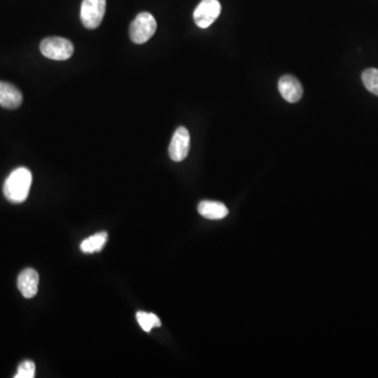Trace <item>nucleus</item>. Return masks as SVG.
Here are the masks:
<instances>
[{"label":"nucleus","instance_id":"14","mask_svg":"<svg viewBox=\"0 0 378 378\" xmlns=\"http://www.w3.org/2000/svg\"><path fill=\"white\" fill-rule=\"evenodd\" d=\"M35 364L31 360H25L19 365L15 378H34L35 377Z\"/></svg>","mask_w":378,"mask_h":378},{"label":"nucleus","instance_id":"7","mask_svg":"<svg viewBox=\"0 0 378 378\" xmlns=\"http://www.w3.org/2000/svg\"><path fill=\"white\" fill-rule=\"evenodd\" d=\"M279 91L282 97L289 103H296V102L300 101L302 99L303 93H304L300 81L291 75H286L279 79Z\"/></svg>","mask_w":378,"mask_h":378},{"label":"nucleus","instance_id":"8","mask_svg":"<svg viewBox=\"0 0 378 378\" xmlns=\"http://www.w3.org/2000/svg\"><path fill=\"white\" fill-rule=\"evenodd\" d=\"M38 285H39V275L37 271L32 268L21 271L17 279V286L25 298H33L37 294Z\"/></svg>","mask_w":378,"mask_h":378},{"label":"nucleus","instance_id":"3","mask_svg":"<svg viewBox=\"0 0 378 378\" xmlns=\"http://www.w3.org/2000/svg\"><path fill=\"white\" fill-rule=\"evenodd\" d=\"M40 51L46 58L52 61H68L74 54V46L63 37H49L42 40Z\"/></svg>","mask_w":378,"mask_h":378},{"label":"nucleus","instance_id":"2","mask_svg":"<svg viewBox=\"0 0 378 378\" xmlns=\"http://www.w3.org/2000/svg\"><path fill=\"white\" fill-rule=\"evenodd\" d=\"M157 31V21L151 13L142 12L132 21L130 37L134 44H143L149 42Z\"/></svg>","mask_w":378,"mask_h":378},{"label":"nucleus","instance_id":"10","mask_svg":"<svg viewBox=\"0 0 378 378\" xmlns=\"http://www.w3.org/2000/svg\"><path fill=\"white\" fill-rule=\"evenodd\" d=\"M198 211L202 217L208 220L224 219L229 213L225 204L217 201H202L199 204Z\"/></svg>","mask_w":378,"mask_h":378},{"label":"nucleus","instance_id":"1","mask_svg":"<svg viewBox=\"0 0 378 378\" xmlns=\"http://www.w3.org/2000/svg\"><path fill=\"white\" fill-rule=\"evenodd\" d=\"M32 172L27 168H19L13 170L4 185V194L6 200L14 204H20L27 200L31 189Z\"/></svg>","mask_w":378,"mask_h":378},{"label":"nucleus","instance_id":"9","mask_svg":"<svg viewBox=\"0 0 378 378\" xmlns=\"http://www.w3.org/2000/svg\"><path fill=\"white\" fill-rule=\"evenodd\" d=\"M23 93L15 85L0 81V106L15 110L23 103Z\"/></svg>","mask_w":378,"mask_h":378},{"label":"nucleus","instance_id":"11","mask_svg":"<svg viewBox=\"0 0 378 378\" xmlns=\"http://www.w3.org/2000/svg\"><path fill=\"white\" fill-rule=\"evenodd\" d=\"M108 234L106 232H98L89 238L85 239L80 244L81 251L91 254L102 251L104 245L108 242Z\"/></svg>","mask_w":378,"mask_h":378},{"label":"nucleus","instance_id":"4","mask_svg":"<svg viewBox=\"0 0 378 378\" xmlns=\"http://www.w3.org/2000/svg\"><path fill=\"white\" fill-rule=\"evenodd\" d=\"M106 10V0H83L80 17L87 29H97L103 20Z\"/></svg>","mask_w":378,"mask_h":378},{"label":"nucleus","instance_id":"12","mask_svg":"<svg viewBox=\"0 0 378 378\" xmlns=\"http://www.w3.org/2000/svg\"><path fill=\"white\" fill-rule=\"evenodd\" d=\"M136 317L141 328L145 332H149L155 327H161V320H160V318L157 315H153V313L139 311V313H137Z\"/></svg>","mask_w":378,"mask_h":378},{"label":"nucleus","instance_id":"13","mask_svg":"<svg viewBox=\"0 0 378 378\" xmlns=\"http://www.w3.org/2000/svg\"><path fill=\"white\" fill-rule=\"evenodd\" d=\"M363 82L370 93L378 96V70L367 68L362 75Z\"/></svg>","mask_w":378,"mask_h":378},{"label":"nucleus","instance_id":"6","mask_svg":"<svg viewBox=\"0 0 378 378\" xmlns=\"http://www.w3.org/2000/svg\"><path fill=\"white\" fill-rule=\"evenodd\" d=\"M190 149V134L187 128L181 127L177 128L170 141V157L172 161L181 162L187 159L189 156Z\"/></svg>","mask_w":378,"mask_h":378},{"label":"nucleus","instance_id":"5","mask_svg":"<svg viewBox=\"0 0 378 378\" xmlns=\"http://www.w3.org/2000/svg\"><path fill=\"white\" fill-rule=\"evenodd\" d=\"M221 8L219 0H202L194 10V23L201 29H207L217 20Z\"/></svg>","mask_w":378,"mask_h":378}]
</instances>
